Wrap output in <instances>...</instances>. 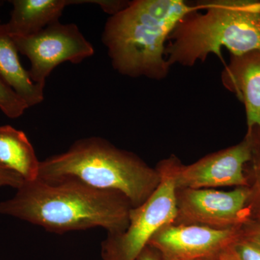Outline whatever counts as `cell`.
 I'll return each mask as SVG.
<instances>
[{
	"label": "cell",
	"instance_id": "obj_1",
	"mask_svg": "<svg viewBox=\"0 0 260 260\" xmlns=\"http://www.w3.org/2000/svg\"><path fill=\"white\" fill-rule=\"evenodd\" d=\"M133 206L124 195L75 181H24L11 199L0 203V213L56 234L101 227L108 235L126 230Z\"/></svg>",
	"mask_w": 260,
	"mask_h": 260
},
{
	"label": "cell",
	"instance_id": "obj_2",
	"mask_svg": "<svg viewBox=\"0 0 260 260\" xmlns=\"http://www.w3.org/2000/svg\"><path fill=\"white\" fill-rule=\"evenodd\" d=\"M204 3L182 0H135L111 15L104 26L102 42L114 70L124 76L162 80L171 66L166 59V43L179 20L203 10Z\"/></svg>",
	"mask_w": 260,
	"mask_h": 260
},
{
	"label": "cell",
	"instance_id": "obj_3",
	"mask_svg": "<svg viewBox=\"0 0 260 260\" xmlns=\"http://www.w3.org/2000/svg\"><path fill=\"white\" fill-rule=\"evenodd\" d=\"M38 179L46 182L75 181L100 190L116 191L133 208L144 203L160 182L156 168L99 137L78 140L64 153L41 161Z\"/></svg>",
	"mask_w": 260,
	"mask_h": 260
},
{
	"label": "cell",
	"instance_id": "obj_4",
	"mask_svg": "<svg viewBox=\"0 0 260 260\" xmlns=\"http://www.w3.org/2000/svg\"><path fill=\"white\" fill-rule=\"evenodd\" d=\"M200 10L188 13L177 24L166 47V59L191 68L210 54L222 59L223 48L231 55L260 49V1H203Z\"/></svg>",
	"mask_w": 260,
	"mask_h": 260
},
{
	"label": "cell",
	"instance_id": "obj_5",
	"mask_svg": "<svg viewBox=\"0 0 260 260\" xmlns=\"http://www.w3.org/2000/svg\"><path fill=\"white\" fill-rule=\"evenodd\" d=\"M174 155L157 164L160 182L144 203L132 208L126 230L108 235L102 242L104 260H135L159 229L177 217Z\"/></svg>",
	"mask_w": 260,
	"mask_h": 260
},
{
	"label": "cell",
	"instance_id": "obj_6",
	"mask_svg": "<svg viewBox=\"0 0 260 260\" xmlns=\"http://www.w3.org/2000/svg\"><path fill=\"white\" fill-rule=\"evenodd\" d=\"M13 38L18 52L30 61V79L44 87L58 65L78 64L94 54L93 45L73 23L56 21L34 35Z\"/></svg>",
	"mask_w": 260,
	"mask_h": 260
},
{
	"label": "cell",
	"instance_id": "obj_7",
	"mask_svg": "<svg viewBox=\"0 0 260 260\" xmlns=\"http://www.w3.org/2000/svg\"><path fill=\"white\" fill-rule=\"evenodd\" d=\"M256 134V127L238 144L205 155L189 165H184L174 155L176 189L248 186L244 167L252 156Z\"/></svg>",
	"mask_w": 260,
	"mask_h": 260
},
{
	"label": "cell",
	"instance_id": "obj_8",
	"mask_svg": "<svg viewBox=\"0 0 260 260\" xmlns=\"http://www.w3.org/2000/svg\"><path fill=\"white\" fill-rule=\"evenodd\" d=\"M248 197L247 186L227 191L217 189H177V217L174 223L220 230L242 226L250 220L246 207Z\"/></svg>",
	"mask_w": 260,
	"mask_h": 260
},
{
	"label": "cell",
	"instance_id": "obj_9",
	"mask_svg": "<svg viewBox=\"0 0 260 260\" xmlns=\"http://www.w3.org/2000/svg\"><path fill=\"white\" fill-rule=\"evenodd\" d=\"M242 226L220 230L169 223L155 233L148 245L156 249L164 260L210 259L240 239Z\"/></svg>",
	"mask_w": 260,
	"mask_h": 260
},
{
	"label": "cell",
	"instance_id": "obj_10",
	"mask_svg": "<svg viewBox=\"0 0 260 260\" xmlns=\"http://www.w3.org/2000/svg\"><path fill=\"white\" fill-rule=\"evenodd\" d=\"M221 82L244 104L246 133L256 127L260 129V49L231 55L222 71Z\"/></svg>",
	"mask_w": 260,
	"mask_h": 260
},
{
	"label": "cell",
	"instance_id": "obj_11",
	"mask_svg": "<svg viewBox=\"0 0 260 260\" xmlns=\"http://www.w3.org/2000/svg\"><path fill=\"white\" fill-rule=\"evenodd\" d=\"M13 9L5 23L12 37H28L59 21L64 8L78 0H13Z\"/></svg>",
	"mask_w": 260,
	"mask_h": 260
},
{
	"label": "cell",
	"instance_id": "obj_12",
	"mask_svg": "<svg viewBox=\"0 0 260 260\" xmlns=\"http://www.w3.org/2000/svg\"><path fill=\"white\" fill-rule=\"evenodd\" d=\"M13 38L0 20V76L26 103L34 107L44 101V87L34 83L19 59Z\"/></svg>",
	"mask_w": 260,
	"mask_h": 260
},
{
	"label": "cell",
	"instance_id": "obj_13",
	"mask_svg": "<svg viewBox=\"0 0 260 260\" xmlns=\"http://www.w3.org/2000/svg\"><path fill=\"white\" fill-rule=\"evenodd\" d=\"M40 162L28 137L10 125L0 126V166L25 181L37 180Z\"/></svg>",
	"mask_w": 260,
	"mask_h": 260
},
{
	"label": "cell",
	"instance_id": "obj_14",
	"mask_svg": "<svg viewBox=\"0 0 260 260\" xmlns=\"http://www.w3.org/2000/svg\"><path fill=\"white\" fill-rule=\"evenodd\" d=\"M244 174L249 189L246 207L251 220L260 222V129L257 127L252 156L244 167Z\"/></svg>",
	"mask_w": 260,
	"mask_h": 260
},
{
	"label": "cell",
	"instance_id": "obj_15",
	"mask_svg": "<svg viewBox=\"0 0 260 260\" xmlns=\"http://www.w3.org/2000/svg\"><path fill=\"white\" fill-rule=\"evenodd\" d=\"M28 106L23 99L0 76V109L10 119H17L24 114Z\"/></svg>",
	"mask_w": 260,
	"mask_h": 260
},
{
	"label": "cell",
	"instance_id": "obj_16",
	"mask_svg": "<svg viewBox=\"0 0 260 260\" xmlns=\"http://www.w3.org/2000/svg\"><path fill=\"white\" fill-rule=\"evenodd\" d=\"M234 248L241 260H260V248L242 239V236Z\"/></svg>",
	"mask_w": 260,
	"mask_h": 260
},
{
	"label": "cell",
	"instance_id": "obj_17",
	"mask_svg": "<svg viewBox=\"0 0 260 260\" xmlns=\"http://www.w3.org/2000/svg\"><path fill=\"white\" fill-rule=\"evenodd\" d=\"M242 238L260 248V222L249 220L242 226Z\"/></svg>",
	"mask_w": 260,
	"mask_h": 260
},
{
	"label": "cell",
	"instance_id": "obj_18",
	"mask_svg": "<svg viewBox=\"0 0 260 260\" xmlns=\"http://www.w3.org/2000/svg\"><path fill=\"white\" fill-rule=\"evenodd\" d=\"M23 178L18 174L0 166V187L11 186L18 189L24 183Z\"/></svg>",
	"mask_w": 260,
	"mask_h": 260
},
{
	"label": "cell",
	"instance_id": "obj_19",
	"mask_svg": "<svg viewBox=\"0 0 260 260\" xmlns=\"http://www.w3.org/2000/svg\"><path fill=\"white\" fill-rule=\"evenodd\" d=\"M126 1H109V0H86V3L99 5L104 11L109 15H115L129 4Z\"/></svg>",
	"mask_w": 260,
	"mask_h": 260
},
{
	"label": "cell",
	"instance_id": "obj_20",
	"mask_svg": "<svg viewBox=\"0 0 260 260\" xmlns=\"http://www.w3.org/2000/svg\"><path fill=\"white\" fill-rule=\"evenodd\" d=\"M135 260H164L160 253L150 246H145Z\"/></svg>",
	"mask_w": 260,
	"mask_h": 260
},
{
	"label": "cell",
	"instance_id": "obj_21",
	"mask_svg": "<svg viewBox=\"0 0 260 260\" xmlns=\"http://www.w3.org/2000/svg\"><path fill=\"white\" fill-rule=\"evenodd\" d=\"M203 260H241L237 253L234 249V245L229 246L226 249H224L223 251L218 254V255L213 256L208 259Z\"/></svg>",
	"mask_w": 260,
	"mask_h": 260
}]
</instances>
